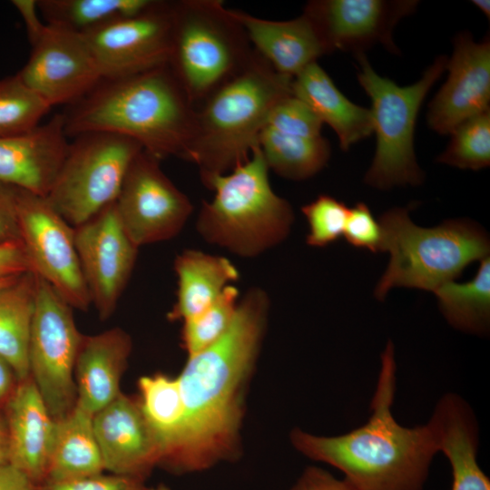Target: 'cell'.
Instances as JSON below:
<instances>
[{"label": "cell", "mask_w": 490, "mask_h": 490, "mask_svg": "<svg viewBox=\"0 0 490 490\" xmlns=\"http://www.w3.org/2000/svg\"><path fill=\"white\" fill-rule=\"evenodd\" d=\"M93 424L104 470L144 481L161 464V442L138 400L121 393L93 415Z\"/></svg>", "instance_id": "ac0fdd59"}, {"label": "cell", "mask_w": 490, "mask_h": 490, "mask_svg": "<svg viewBox=\"0 0 490 490\" xmlns=\"http://www.w3.org/2000/svg\"><path fill=\"white\" fill-rule=\"evenodd\" d=\"M348 210L345 203L327 194L302 206L309 225L307 244L325 247L338 240L343 235Z\"/></svg>", "instance_id": "836d02e7"}, {"label": "cell", "mask_w": 490, "mask_h": 490, "mask_svg": "<svg viewBox=\"0 0 490 490\" xmlns=\"http://www.w3.org/2000/svg\"><path fill=\"white\" fill-rule=\"evenodd\" d=\"M292 94L335 131L343 151L373 133L370 109L347 98L317 62L293 77Z\"/></svg>", "instance_id": "603a6c76"}, {"label": "cell", "mask_w": 490, "mask_h": 490, "mask_svg": "<svg viewBox=\"0 0 490 490\" xmlns=\"http://www.w3.org/2000/svg\"><path fill=\"white\" fill-rule=\"evenodd\" d=\"M0 490H36V486L24 474L5 463L0 465Z\"/></svg>", "instance_id": "60d3db41"}, {"label": "cell", "mask_w": 490, "mask_h": 490, "mask_svg": "<svg viewBox=\"0 0 490 490\" xmlns=\"http://www.w3.org/2000/svg\"><path fill=\"white\" fill-rule=\"evenodd\" d=\"M19 382L6 404L7 463L37 487L45 480L55 420L32 378Z\"/></svg>", "instance_id": "ffe728a7"}, {"label": "cell", "mask_w": 490, "mask_h": 490, "mask_svg": "<svg viewBox=\"0 0 490 490\" xmlns=\"http://www.w3.org/2000/svg\"><path fill=\"white\" fill-rule=\"evenodd\" d=\"M73 309L37 276L28 348L29 376L54 420L65 416L76 405L74 366L83 335L77 328Z\"/></svg>", "instance_id": "30bf717a"}, {"label": "cell", "mask_w": 490, "mask_h": 490, "mask_svg": "<svg viewBox=\"0 0 490 490\" xmlns=\"http://www.w3.org/2000/svg\"><path fill=\"white\" fill-rule=\"evenodd\" d=\"M289 490H357L345 478L339 480L322 468H307Z\"/></svg>", "instance_id": "f35d334b"}, {"label": "cell", "mask_w": 490, "mask_h": 490, "mask_svg": "<svg viewBox=\"0 0 490 490\" xmlns=\"http://www.w3.org/2000/svg\"><path fill=\"white\" fill-rule=\"evenodd\" d=\"M252 48L279 74L293 78L304 68L329 54L311 21L305 15L272 21L232 10Z\"/></svg>", "instance_id": "7402d4cb"}, {"label": "cell", "mask_w": 490, "mask_h": 490, "mask_svg": "<svg viewBox=\"0 0 490 490\" xmlns=\"http://www.w3.org/2000/svg\"><path fill=\"white\" fill-rule=\"evenodd\" d=\"M472 4L475 5L488 19L490 18V1L473 0Z\"/></svg>", "instance_id": "f6af8a7d"}, {"label": "cell", "mask_w": 490, "mask_h": 490, "mask_svg": "<svg viewBox=\"0 0 490 490\" xmlns=\"http://www.w3.org/2000/svg\"><path fill=\"white\" fill-rule=\"evenodd\" d=\"M12 4L19 12L24 23L28 38L34 35L44 24L38 15L36 1L14 0Z\"/></svg>", "instance_id": "b9f144b4"}, {"label": "cell", "mask_w": 490, "mask_h": 490, "mask_svg": "<svg viewBox=\"0 0 490 490\" xmlns=\"http://www.w3.org/2000/svg\"><path fill=\"white\" fill-rule=\"evenodd\" d=\"M254 53L240 23L219 0L172 2L169 66L194 107Z\"/></svg>", "instance_id": "52a82bcc"}, {"label": "cell", "mask_w": 490, "mask_h": 490, "mask_svg": "<svg viewBox=\"0 0 490 490\" xmlns=\"http://www.w3.org/2000/svg\"><path fill=\"white\" fill-rule=\"evenodd\" d=\"M396 368L394 345L388 341L368 422L337 436L295 429L290 437L296 449L343 472L357 490H422L438 452L436 437L430 422L406 427L394 418Z\"/></svg>", "instance_id": "7a4b0ae2"}, {"label": "cell", "mask_w": 490, "mask_h": 490, "mask_svg": "<svg viewBox=\"0 0 490 490\" xmlns=\"http://www.w3.org/2000/svg\"><path fill=\"white\" fill-rule=\"evenodd\" d=\"M93 417L92 414L75 405L69 414L55 420L44 483L74 480L103 473L104 466L93 431Z\"/></svg>", "instance_id": "d4e9b609"}, {"label": "cell", "mask_w": 490, "mask_h": 490, "mask_svg": "<svg viewBox=\"0 0 490 490\" xmlns=\"http://www.w3.org/2000/svg\"><path fill=\"white\" fill-rule=\"evenodd\" d=\"M343 236L354 247L372 252L382 251L380 224L364 202H358L348 210Z\"/></svg>", "instance_id": "d590c367"}, {"label": "cell", "mask_w": 490, "mask_h": 490, "mask_svg": "<svg viewBox=\"0 0 490 490\" xmlns=\"http://www.w3.org/2000/svg\"><path fill=\"white\" fill-rule=\"evenodd\" d=\"M446 70V81L430 102L426 114L428 126L443 135L490 110L489 36L475 42L467 32L456 34Z\"/></svg>", "instance_id": "e0dca14e"}, {"label": "cell", "mask_w": 490, "mask_h": 490, "mask_svg": "<svg viewBox=\"0 0 490 490\" xmlns=\"http://www.w3.org/2000/svg\"><path fill=\"white\" fill-rule=\"evenodd\" d=\"M36 279L34 272L27 271L0 289V357L11 366L18 381L30 377L28 348Z\"/></svg>", "instance_id": "484cf974"}, {"label": "cell", "mask_w": 490, "mask_h": 490, "mask_svg": "<svg viewBox=\"0 0 490 490\" xmlns=\"http://www.w3.org/2000/svg\"><path fill=\"white\" fill-rule=\"evenodd\" d=\"M239 289L229 285L204 310L183 320L181 341L188 357L216 342L229 328L240 300Z\"/></svg>", "instance_id": "1f68e13d"}, {"label": "cell", "mask_w": 490, "mask_h": 490, "mask_svg": "<svg viewBox=\"0 0 490 490\" xmlns=\"http://www.w3.org/2000/svg\"><path fill=\"white\" fill-rule=\"evenodd\" d=\"M16 74L0 80V138L20 134L40 125L51 110Z\"/></svg>", "instance_id": "4dcf8cb0"}, {"label": "cell", "mask_w": 490, "mask_h": 490, "mask_svg": "<svg viewBox=\"0 0 490 490\" xmlns=\"http://www.w3.org/2000/svg\"><path fill=\"white\" fill-rule=\"evenodd\" d=\"M131 351L132 339L120 328L83 336L74 366L76 405L93 416L113 401Z\"/></svg>", "instance_id": "44dd1931"}, {"label": "cell", "mask_w": 490, "mask_h": 490, "mask_svg": "<svg viewBox=\"0 0 490 490\" xmlns=\"http://www.w3.org/2000/svg\"><path fill=\"white\" fill-rule=\"evenodd\" d=\"M415 0H314L303 11L314 24L328 52L364 54L376 44L398 53L393 31L415 12Z\"/></svg>", "instance_id": "2e32d148"}, {"label": "cell", "mask_w": 490, "mask_h": 490, "mask_svg": "<svg viewBox=\"0 0 490 490\" xmlns=\"http://www.w3.org/2000/svg\"><path fill=\"white\" fill-rule=\"evenodd\" d=\"M356 59L358 81L371 100L373 132L377 138L365 182L381 190L421 184L424 173L414 150L416 119L429 90L446 71L447 57H436L422 77L407 86H399L377 74L365 54H356Z\"/></svg>", "instance_id": "ba28073f"}, {"label": "cell", "mask_w": 490, "mask_h": 490, "mask_svg": "<svg viewBox=\"0 0 490 490\" xmlns=\"http://www.w3.org/2000/svg\"><path fill=\"white\" fill-rule=\"evenodd\" d=\"M74 240L92 305L107 319L129 282L139 248L124 232L114 203L74 227Z\"/></svg>", "instance_id": "9a60e30c"}, {"label": "cell", "mask_w": 490, "mask_h": 490, "mask_svg": "<svg viewBox=\"0 0 490 490\" xmlns=\"http://www.w3.org/2000/svg\"><path fill=\"white\" fill-rule=\"evenodd\" d=\"M440 310L450 325L462 331L482 334L490 319V260H481L475 277L465 283L446 282L434 291Z\"/></svg>", "instance_id": "83f0119b"}, {"label": "cell", "mask_w": 490, "mask_h": 490, "mask_svg": "<svg viewBox=\"0 0 490 490\" xmlns=\"http://www.w3.org/2000/svg\"><path fill=\"white\" fill-rule=\"evenodd\" d=\"M408 211L409 207L392 208L379 218L382 251L390 254L374 291L379 300L397 287L434 291L489 254V238L478 224L462 219L423 228L411 220Z\"/></svg>", "instance_id": "8992f818"}, {"label": "cell", "mask_w": 490, "mask_h": 490, "mask_svg": "<svg viewBox=\"0 0 490 490\" xmlns=\"http://www.w3.org/2000/svg\"><path fill=\"white\" fill-rule=\"evenodd\" d=\"M143 480L121 475H95L87 477L44 483L36 490H146Z\"/></svg>", "instance_id": "8d00e7d4"}, {"label": "cell", "mask_w": 490, "mask_h": 490, "mask_svg": "<svg viewBox=\"0 0 490 490\" xmlns=\"http://www.w3.org/2000/svg\"><path fill=\"white\" fill-rule=\"evenodd\" d=\"M103 79H115L168 64L172 2L155 1L140 13L83 34Z\"/></svg>", "instance_id": "5bb4252c"}, {"label": "cell", "mask_w": 490, "mask_h": 490, "mask_svg": "<svg viewBox=\"0 0 490 490\" xmlns=\"http://www.w3.org/2000/svg\"><path fill=\"white\" fill-rule=\"evenodd\" d=\"M19 276L0 279V289L9 285L13 281H15Z\"/></svg>", "instance_id": "bcb514c9"}, {"label": "cell", "mask_w": 490, "mask_h": 490, "mask_svg": "<svg viewBox=\"0 0 490 490\" xmlns=\"http://www.w3.org/2000/svg\"><path fill=\"white\" fill-rule=\"evenodd\" d=\"M146 490H170V489L164 485H160L154 487L147 488Z\"/></svg>", "instance_id": "7dc6e473"}, {"label": "cell", "mask_w": 490, "mask_h": 490, "mask_svg": "<svg viewBox=\"0 0 490 490\" xmlns=\"http://www.w3.org/2000/svg\"><path fill=\"white\" fill-rule=\"evenodd\" d=\"M176 301L170 320H185L208 308L240 278L236 266L226 257L198 250H185L174 260Z\"/></svg>", "instance_id": "cb8c5ba5"}, {"label": "cell", "mask_w": 490, "mask_h": 490, "mask_svg": "<svg viewBox=\"0 0 490 490\" xmlns=\"http://www.w3.org/2000/svg\"><path fill=\"white\" fill-rule=\"evenodd\" d=\"M22 241L32 270L74 309L92 305L74 240V227L44 197L15 187Z\"/></svg>", "instance_id": "8fae6325"}, {"label": "cell", "mask_w": 490, "mask_h": 490, "mask_svg": "<svg viewBox=\"0 0 490 490\" xmlns=\"http://www.w3.org/2000/svg\"><path fill=\"white\" fill-rule=\"evenodd\" d=\"M152 0H40L46 24L83 34L104 24L136 15Z\"/></svg>", "instance_id": "f546056e"}, {"label": "cell", "mask_w": 490, "mask_h": 490, "mask_svg": "<svg viewBox=\"0 0 490 490\" xmlns=\"http://www.w3.org/2000/svg\"><path fill=\"white\" fill-rule=\"evenodd\" d=\"M14 376L11 366L0 357V401L12 393Z\"/></svg>", "instance_id": "7bdbcfd3"}, {"label": "cell", "mask_w": 490, "mask_h": 490, "mask_svg": "<svg viewBox=\"0 0 490 490\" xmlns=\"http://www.w3.org/2000/svg\"><path fill=\"white\" fill-rule=\"evenodd\" d=\"M270 299L253 287L239 300L227 331L188 357L178 376L184 405L180 437L162 466L175 473L198 472L235 453L242 395L264 336Z\"/></svg>", "instance_id": "6da1fadb"}, {"label": "cell", "mask_w": 490, "mask_h": 490, "mask_svg": "<svg viewBox=\"0 0 490 490\" xmlns=\"http://www.w3.org/2000/svg\"><path fill=\"white\" fill-rule=\"evenodd\" d=\"M269 167L259 146L250 157L205 185L214 191L203 201L196 229L207 242L243 257H257L289 234L294 213L271 188Z\"/></svg>", "instance_id": "5b68a950"}, {"label": "cell", "mask_w": 490, "mask_h": 490, "mask_svg": "<svg viewBox=\"0 0 490 490\" xmlns=\"http://www.w3.org/2000/svg\"><path fill=\"white\" fill-rule=\"evenodd\" d=\"M142 151L135 141L109 132L74 137L45 199L77 227L115 202L127 171Z\"/></svg>", "instance_id": "9c48e42d"}, {"label": "cell", "mask_w": 490, "mask_h": 490, "mask_svg": "<svg viewBox=\"0 0 490 490\" xmlns=\"http://www.w3.org/2000/svg\"><path fill=\"white\" fill-rule=\"evenodd\" d=\"M22 243L15 187L0 183V245Z\"/></svg>", "instance_id": "74e56055"}, {"label": "cell", "mask_w": 490, "mask_h": 490, "mask_svg": "<svg viewBox=\"0 0 490 490\" xmlns=\"http://www.w3.org/2000/svg\"><path fill=\"white\" fill-rule=\"evenodd\" d=\"M69 146L64 113L28 132L0 138V183L46 197Z\"/></svg>", "instance_id": "d6986e66"}, {"label": "cell", "mask_w": 490, "mask_h": 490, "mask_svg": "<svg viewBox=\"0 0 490 490\" xmlns=\"http://www.w3.org/2000/svg\"><path fill=\"white\" fill-rule=\"evenodd\" d=\"M33 271L22 243L0 245V279Z\"/></svg>", "instance_id": "ab89813d"}, {"label": "cell", "mask_w": 490, "mask_h": 490, "mask_svg": "<svg viewBox=\"0 0 490 490\" xmlns=\"http://www.w3.org/2000/svg\"><path fill=\"white\" fill-rule=\"evenodd\" d=\"M114 206L137 248L176 237L192 212L190 199L162 172L160 160L143 150L132 162Z\"/></svg>", "instance_id": "7c38bea8"}, {"label": "cell", "mask_w": 490, "mask_h": 490, "mask_svg": "<svg viewBox=\"0 0 490 490\" xmlns=\"http://www.w3.org/2000/svg\"><path fill=\"white\" fill-rule=\"evenodd\" d=\"M436 162L460 169L478 171L490 164V110L456 126Z\"/></svg>", "instance_id": "d6a6232c"}, {"label": "cell", "mask_w": 490, "mask_h": 490, "mask_svg": "<svg viewBox=\"0 0 490 490\" xmlns=\"http://www.w3.org/2000/svg\"><path fill=\"white\" fill-rule=\"evenodd\" d=\"M322 125L309 106L291 93L276 103L265 127L286 134L315 138L321 136Z\"/></svg>", "instance_id": "e575fe53"}, {"label": "cell", "mask_w": 490, "mask_h": 490, "mask_svg": "<svg viewBox=\"0 0 490 490\" xmlns=\"http://www.w3.org/2000/svg\"><path fill=\"white\" fill-rule=\"evenodd\" d=\"M258 146L269 170L294 181L309 179L320 172L330 157V145L322 136L290 135L264 127Z\"/></svg>", "instance_id": "4316f807"}, {"label": "cell", "mask_w": 490, "mask_h": 490, "mask_svg": "<svg viewBox=\"0 0 490 490\" xmlns=\"http://www.w3.org/2000/svg\"><path fill=\"white\" fill-rule=\"evenodd\" d=\"M28 39L31 54L17 75L51 107L76 103L103 79L83 34L45 23Z\"/></svg>", "instance_id": "4fadbf2b"}, {"label": "cell", "mask_w": 490, "mask_h": 490, "mask_svg": "<svg viewBox=\"0 0 490 490\" xmlns=\"http://www.w3.org/2000/svg\"><path fill=\"white\" fill-rule=\"evenodd\" d=\"M292 79L254 50L242 68L195 106L185 160L198 166L204 185L248 160L273 107L292 93Z\"/></svg>", "instance_id": "277c9868"}, {"label": "cell", "mask_w": 490, "mask_h": 490, "mask_svg": "<svg viewBox=\"0 0 490 490\" xmlns=\"http://www.w3.org/2000/svg\"><path fill=\"white\" fill-rule=\"evenodd\" d=\"M194 116L195 107L169 64L103 79L64 113L67 137L95 132L125 136L160 161L186 159Z\"/></svg>", "instance_id": "3957f363"}, {"label": "cell", "mask_w": 490, "mask_h": 490, "mask_svg": "<svg viewBox=\"0 0 490 490\" xmlns=\"http://www.w3.org/2000/svg\"><path fill=\"white\" fill-rule=\"evenodd\" d=\"M138 387L142 413L162 445V465L174 449L183 426L184 405L179 379L163 374L144 376L139 379Z\"/></svg>", "instance_id": "f1b7e54d"}, {"label": "cell", "mask_w": 490, "mask_h": 490, "mask_svg": "<svg viewBox=\"0 0 490 490\" xmlns=\"http://www.w3.org/2000/svg\"><path fill=\"white\" fill-rule=\"evenodd\" d=\"M8 457V437L6 426L0 422V465L7 463Z\"/></svg>", "instance_id": "ee69618b"}]
</instances>
